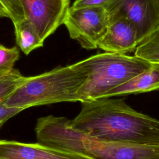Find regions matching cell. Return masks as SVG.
<instances>
[{
	"label": "cell",
	"instance_id": "cell-3",
	"mask_svg": "<svg viewBox=\"0 0 159 159\" xmlns=\"http://www.w3.org/2000/svg\"><path fill=\"white\" fill-rule=\"evenodd\" d=\"M88 76L87 70L78 61L38 75L27 76L5 104L24 110L53 103L80 101L78 91Z\"/></svg>",
	"mask_w": 159,
	"mask_h": 159
},
{
	"label": "cell",
	"instance_id": "cell-4",
	"mask_svg": "<svg viewBox=\"0 0 159 159\" xmlns=\"http://www.w3.org/2000/svg\"><path fill=\"white\" fill-rule=\"evenodd\" d=\"M88 76L78 91L80 102L104 98L113 88L149 68L152 64L135 55L98 53L80 61Z\"/></svg>",
	"mask_w": 159,
	"mask_h": 159
},
{
	"label": "cell",
	"instance_id": "cell-18",
	"mask_svg": "<svg viewBox=\"0 0 159 159\" xmlns=\"http://www.w3.org/2000/svg\"><path fill=\"white\" fill-rule=\"evenodd\" d=\"M0 17H9V14L6 9V8L4 7V6L2 4V3L0 1Z\"/></svg>",
	"mask_w": 159,
	"mask_h": 159
},
{
	"label": "cell",
	"instance_id": "cell-5",
	"mask_svg": "<svg viewBox=\"0 0 159 159\" xmlns=\"http://www.w3.org/2000/svg\"><path fill=\"white\" fill-rule=\"evenodd\" d=\"M109 14L102 6L74 8L70 6L63 24L71 39L86 50L98 48V43L109 24Z\"/></svg>",
	"mask_w": 159,
	"mask_h": 159
},
{
	"label": "cell",
	"instance_id": "cell-17",
	"mask_svg": "<svg viewBox=\"0 0 159 159\" xmlns=\"http://www.w3.org/2000/svg\"><path fill=\"white\" fill-rule=\"evenodd\" d=\"M112 0H75L72 6L74 8H80L89 6L105 7Z\"/></svg>",
	"mask_w": 159,
	"mask_h": 159
},
{
	"label": "cell",
	"instance_id": "cell-20",
	"mask_svg": "<svg viewBox=\"0 0 159 159\" xmlns=\"http://www.w3.org/2000/svg\"><path fill=\"white\" fill-rule=\"evenodd\" d=\"M156 2H157V6H158V9H159V0H155Z\"/></svg>",
	"mask_w": 159,
	"mask_h": 159
},
{
	"label": "cell",
	"instance_id": "cell-6",
	"mask_svg": "<svg viewBox=\"0 0 159 159\" xmlns=\"http://www.w3.org/2000/svg\"><path fill=\"white\" fill-rule=\"evenodd\" d=\"M104 7L109 19L122 17L134 24L139 43L159 25V9L155 0H112Z\"/></svg>",
	"mask_w": 159,
	"mask_h": 159
},
{
	"label": "cell",
	"instance_id": "cell-1",
	"mask_svg": "<svg viewBox=\"0 0 159 159\" xmlns=\"http://www.w3.org/2000/svg\"><path fill=\"white\" fill-rule=\"evenodd\" d=\"M70 125L89 136L121 143L159 145V120L139 112L123 99L102 98L81 102Z\"/></svg>",
	"mask_w": 159,
	"mask_h": 159
},
{
	"label": "cell",
	"instance_id": "cell-8",
	"mask_svg": "<svg viewBox=\"0 0 159 159\" xmlns=\"http://www.w3.org/2000/svg\"><path fill=\"white\" fill-rule=\"evenodd\" d=\"M109 20L106 33L98 43V48L106 52L125 55L135 51L139 42L134 24L122 17Z\"/></svg>",
	"mask_w": 159,
	"mask_h": 159
},
{
	"label": "cell",
	"instance_id": "cell-11",
	"mask_svg": "<svg viewBox=\"0 0 159 159\" xmlns=\"http://www.w3.org/2000/svg\"><path fill=\"white\" fill-rule=\"evenodd\" d=\"M14 27L16 43L25 55H27L32 50L43 45V42L27 19L25 18Z\"/></svg>",
	"mask_w": 159,
	"mask_h": 159
},
{
	"label": "cell",
	"instance_id": "cell-2",
	"mask_svg": "<svg viewBox=\"0 0 159 159\" xmlns=\"http://www.w3.org/2000/svg\"><path fill=\"white\" fill-rule=\"evenodd\" d=\"M35 133L43 145L91 159H159V145L121 143L93 137L73 129L65 117L39 118Z\"/></svg>",
	"mask_w": 159,
	"mask_h": 159
},
{
	"label": "cell",
	"instance_id": "cell-10",
	"mask_svg": "<svg viewBox=\"0 0 159 159\" xmlns=\"http://www.w3.org/2000/svg\"><path fill=\"white\" fill-rule=\"evenodd\" d=\"M158 89L159 63H152L147 70L109 91L104 98L146 93Z\"/></svg>",
	"mask_w": 159,
	"mask_h": 159
},
{
	"label": "cell",
	"instance_id": "cell-13",
	"mask_svg": "<svg viewBox=\"0 0 159 159\" xmlns=\"http://www.w3.org/2000/svg\"><path fill=\"white\" fill-rule=\"evenodd\" d=\"M27 76H23L17 69L14 68L7 75L0 77V103L5 102L14 91L25 80Z\"/></svg>",
	"mask_w": 159,
	"mask_h": 159
},
{
	"label": "cell",
	"instance_id": "cell-9",
	"mask_svg": "<svg viewBox=\"0 0 159 159\" xmlns=\"http://www.w3.org/2000/svg\"><path fill=\"white\" fill-rule=\"evenodd\" d=\"M0 159H91L73 153L58 150L39 142L24 143L0 140Z\"/></svg>",
	"mask_w": 159,
	"mask_h": 159
},
{
	"label": "cell",
	"instance_id": "cell-16",
	"mask_svg": "<svg viewBox=\"0 0 159 159\" xmlns=\"http://www.w3.org/2000/svg\"><path fill=\"white\" fill-rule=\"evenodd\" d=\"M23 109L7 106L5 102L0 103V129L10 118L19 114Z\"/></svg>",
	"mask_w": 159,
	"mask_h": 159
},
{
	"label": "cell",
	"instance_id": "cell-15",
	"mask_svg": "<svg viewBox=\"0 0 159 159\" xmlns=\"http://www.w3.org/2000/svg\"><path fill=\"white\" fill-rule=\"evenodd\" d=\"M6 8L14 25L25 19L24 12L19 0H0Z\"/></svg>",
	"mask_w": 159,
	"mask_h": 159
},
{
	"label": "cell",
	"instance_id": "cell-12",
	"mask_svg": "<svg viewBox=\"0 0 159 159\" xmlns=\"http://www.w3.org/2000/svg\"><path fill=\"white\" fill-rule=\"evenodd\" d=\"M134 52V55L151 63H159V33L152 32L137 45Z\"/></svg>",
	"mask_w": 159,
	"mask_h": 159
},
{
	"label": "cell",
	"instance_id": "cell-14",
	"mask_svg": "<svg viewBox=\"0 0 159 159\" xmlns=\"http://www.w3.org/2000/svg\"><path fill=\"white\" fill-rule=\"evenodd\" d=\"M20 52L17 47L7 48L0 44V77L14 69L16 62L19 59Z\"/></svg>",
	"mask_w": 159,
	"mask_h": 159
},
{
	"label": "cell",
	"instance_id": "cell-7",
	"mask_svg": "<svg viewBox=\"0 0 159 159\" xmlns=\"http://www.w3.org/2000/svg\"><path fill=\"white\" fill-rule=\"evenodd\" d=\"M25 18L34 27L41 40L53 34L63 24L70 0H19Z\"/></svg>",
	"mask_w": 159,
	"mask_h": 159
},
{
	"label": "cell",
	"instance_id": "cell-19",
	"mask_svg": "<svg viewBox=\"0 0 159 159\" xmlns=\"http://www.w3.org/2000/svg\"><path fill=\"white\" fill-rule=\"evenodd\" d=\"M154 32H158V33H159V25H158V26L157 27V28L156 29V30H155Z\"/></svg>",
	"mask_w": 159,
	"mask_h": 159
}]
</instances>
